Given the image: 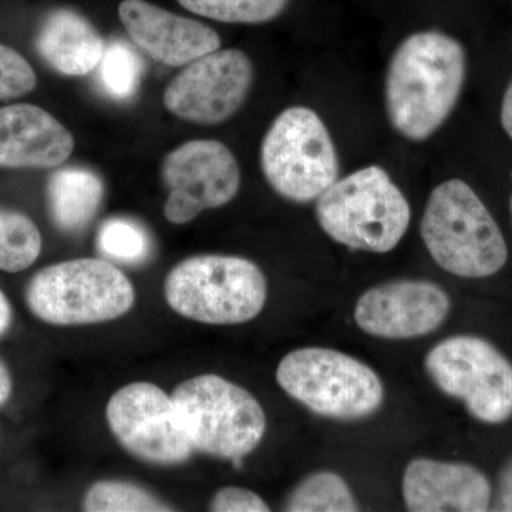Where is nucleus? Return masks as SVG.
<instances>
[{
	"label": "nucleus",
	"mask_w": 512,
	"mask_h": 512,
	"mask_svg": "<svg viewBox=\"0 0 512 512\" xmlns=\"http://www.w3.org/2000/svg\"><path fill=\"white\" fill-rule=\"evenodd\" d=\"M461 43L439 30L413 33L400 43L387 67V117L400 136L424 141L456 109L466 82Z\"/></svg>",
	"instance_id": "nucleus-1"
},
{
	"label": "nucleus",
	"mask_w": 512,
	"mask_h": 512,
	"mask_svg": "<svg viewBox=\"0 0 512 512\" xmlns=\"http://www.w3.org/2000/svg\"><path fill=\"white\" fill-rule=\"evenodd\" d=\"M427 251L441 269L460 278H488L507 264L503 232L476 191L448 180L431 192L420 224Z\"/></svg>",
	"instance_id": "nucleus-2"
},
{
	"label": "nucleus",
	"mask_w": 512,
	"mask_h": 512,
	"mask_svg": "<svg viewBox=\"0 0 512 512\" xmlns=\"http://www.w3.org/2000/svg\"><path fill=\"white\" fill-rule=\"evenodd\" d=\"M316 218L338 244L386 254L406 235L412 210L390 175L370 165L330 185L316 202Z\"/></svg>",
	"instance_id": "nucleus-3"
},
{
	"label": "nucleus",
	"mask_w": 512,
	"mask_h": 512,
	"mask_svg": "<svg viewBox=\"0 0 512 512\" xmlns=\"http://www.w3.org/2000/svg\"><path fill=\"white\" fill-rule=\"evenodd\" d=\"M164 295L183 318L207 325H241L265 308L268 282L261 268L242 256L197 255L171 269Z\"/></svg>",
	"instance_id": "nucleus-4"
},
{
	"label": "nucleus",
	"mask_w": 512,
	"mask_h": 512,
	"mask_svg": "<svg viewBox=\"0 0 512 512\" xmlns=\"http://www.w3.org/2000/svg\"><path fill=\"white\" fill-rule=\"evenodd\" d=\"M26 305L42 322L82 326L126 315L136 291L119 268L96 258L72 259L46 266L26 288Z\"/></svg>",
	"instance_id": "nucleus-5"
},
{
	"label": "nucleus",
	"mask_w": 512,
	"mask_h": 512,
	"mask_svg": "<svg viewBox=\"0 0 512 512\" xmlns=\"http://www.w3.org/2000/svg\"><path fill=\"white\" fill-rule=\"evenodd\" d=\"M171 396L194 451L241 460L264 439L266 416L261 403L224 377H192L178 384Z\"/></svg>",
	"instance_id": "nucleus-6"
},
{
	"label": "nucleus",
	"mask_w": 512,
	"mask_h": 512,
	"mask_svg": "<svg viewBox=\"0 0 512 512\" xmlns=\"http://www.w3.org/2000/svg\"><path fill=\"white\" fill-rule=\"evenodd\" d=\"M276 382L293 400L328 419H365L384 400L375 370L339 350H293L279 363Z\"/></svg>",
	"instance_id": "nucleus-7"
},
{
	"label": "nucleus",
	"mask_w": 512,
	"mask_h": 512,
	"mask_svg": "<svg viewBox=\"0 0 512 512\" xmlns=\"http://www.w3.org/2000/svg\"><path fill=\"white\" fill-rule=\"evenodd\" d=\"M266 181L293 202L318 200L339 180V157L319 114L295 106L276 117L261 146Z\"/></svg>",
	"instance_id": "nucleus-8"
},
{
	"label": "nucleus",
	"mask_w": 512,
	"mask_h": 512,
	"mask_svg": "<svg viewBox=\"0 0 512 512\" xmlns=\"http://www.w3.org/2000/svg\"><path fill=\"white\" fill-rule=\"evenodd\" d=\"M427 373L447 396L461 400L474 419L501 424L512 417V365L477 336H451L426 356Z\"/></svg>",
	"instance_id": "nucleus-9"
},
{
	"label": "nucleus",
	"mask_w": 512,
	"mask_h": 512,
	"mask_svg": "<svg viewBox=\"0 0 512 512\" xmlns=\"http://www.w3.org/2000/svg\"><path fill=\"white\" fill-rule=\"evenodd\" d=\"M106 417L121 446L147 463L178 466L194 451L173 396L157 384L134 382L121 387L110 397Z\"/></svg>",
	"instance_id": "nucleus-10"
},
{
	"label": "nucleus",
	"mask_w": 512,
	"mask_h": 512,
	"mask_svg": "<svg viewBox=\"0 0 512 512\" xmlns=\"http://www.w3.org/2000/svg\"><path fill=\"white\" fill-rule=\"evenodd\" d=\"M163 180L168 190L165 218L171 224L184 225L202 211L234 200L241 187V170L225 144L191 140L165 157Z\"/></svg>",
	"instance_id": "nucleus-11"
},
{
	"label": "nucleus",
	"mask_w": 512,
	"mask_h": 512,
	"mask_svg": "<svg viewBox=\"0 0 512 512\" xmlns=\"http://www.w3.org/2000/svg\"><path fill=\"white\" fill-rule=\"evenodd\" d=\"M254 66L237 49L214 50L188 63L164 93L165 109L195 124H221L231 119L248 99Z\"/></svg>",
	"instance_id": "nucleus-12"
},
{
	"label": "nucleus",
	"mask_w": 512,
	"mask_h": 512,
	"mask_svg": "<svg viewBox=\"0 0 512 512\" xmlns=\"http://www.w3.org/2000/svg\"><path fill=\"white\" fill-rule=\"evenodd\" d=\"M451 302L441 286L402 279L370 288L356 303L357 326L382 339H416L436 332L450 313Z\"/></svg>",
	"instance_id": "nucleus-13"
},
{
	"label": "nucleus",
	"mask_w": 512,
	"mask_h": 512,
	"mask_svg": "<svg viewBox=\"0 0 512 512\" xmlns=\"http://www.w3.org/2000/svg\"><path fill=\"white\" fill-rule=\"evenodd\" d=\"M119 16L131 40L148 56L168 66H187L221 47L220 35L210 26L146 0H123Z\"/></svg>",
	"instance_id": "nucleus-14"
},
{
	"label": "nucleus",
	"mask_w": 512,
	"mask_h": 512,
	"mask_svg": "<svg viewBox=\"0 0 512 512\" xmlns=\"http://www.w3.org/2000/svg\"><path fill=\"white\" fill-rule=\"evenodd\" d=\"M403 498L413 512H484L490 508L491 485L478 468L414 458L403 476Z\"/></svg>",
	"instance_id": "nucleus-15"
},
{
	"label": "nucleus",
	"mask_w": 512,
	"mask_h": 512,
	"mask_svg": "<svg viewBox=\"0 0 512 512\" xmlns=\"http://www.w3.org/2000/svg\"><path fill=\"white\" fill-rule=\"evenodd\" d=\"M72 133L35 104L0 109V168H53L72 156Z\"/></svg>",
	"instance_id": "nucleus-16"
},
{
	"label": "nucleus",
	"mask_w": 512,
	"mask_h": 512,
	"mask_svg": "<svg viewBox=\"0 0 512 512\" xmlns=\"http://www.w3.org/2000/svg\"><path fill=\"white\" fill-rule=\"evenodd\" d=\"M39 56L63 76H86L103 57V37L92 22L72 9H56L43 19L36 36Z\"/></svg>",
	"instance_id": "nucleus-17"
},
{
	"label": "nucleus",
	"mask_w": 512,
	"mask_h": 512,
	"mask_svg": "<svg viewBox=\"0 0 512 512\" xmlns=\"http://www.w3.org/2000/svg\"><path fill=\"white\" fill-rule=\"evenodd\" d=\"M103 197V181L87 168H62L47 183L50 215L56 227L64 232L86 228L99 212Z\"/></svg>",
	"instance_id": "nucleus-18"
},
{
	"label": "nucleus",
	"mask_w": 512,
	"mask_h": 512,
	"mask_svg": "<svg viewBox=\"0 0 512 512\" xmlns=\"http://www.w3.org/2000/svg\"><path fill=\"white\" fill-rule=\"evenodd\" d=\"M289 512L359 511L355 495L345 478L333 471H319L299 483L285 503Z\"/></svg>",
	"instance_id": "nucleus-19"
},
{
	"label": "nucleus",
	"mask_w": 512,
	"mask_h": 512,
	"mask_svg": "<svg viewBox=\"0 0 512 512\" xmlns=\"http://www.w3.org/2000/svg\"><path fill=\"white\" fill-rule=\"evenodd\" d=\"M42 252V235L28 215L0 208V271H25Z\"/></svg>",
	"instance_id": "nucleus-20"
},
{
	"label": "nucleus",
	"mask_w": 512,
	"mask_h": 512,
	"mask_svg": "<svg viewBox=\"0 0 512 512\" xmlns=\"http://www.w3.org/2000/svg\"><path fill=\"white\" fill-rule=\"evenodd\" d=\"M97 69L101 92L116 101L136 96L143 76V60L128 43L116 40L104 49Z\"/></svg>",
	"instance_id": "nucleus-21"
},
{
	"label": "nucleus",
	"mask_w": 512,
	"mask_h": 512,
	"mask_svg": "<svg viewBox=\"0 0 512 512\" xmlns=\"http://www.w3.org/2000/svg\"><path fill=\"white\" fill-rule=\"evenodd\" d=\"M83 510L89 512L173 511L140 485L120 480L97 481L87 490Z\"/></svg>",
	"instance_id": "nucleus-22"
},
{
	"label": "nucleus",
	"mask_w": 512,
	"mask_h": 512,
	"mask_svg": "<svg viewBox=\"0 0 512 512\" xmlns=\"http://www.w3.org/2000/svg\"><path fill=\"white\" fill-rule=\"evenodd\" d=\"M185 9L224 23L256 25L278 18L289 0H178Z\"/></svg>",
	"instance_id": "nucleus-23"
},
{
	"label": "nucleus",
	"mask_w": 512,
	"mask_h": 512,
	"mask_svg": "<svg viewBox=\"0 0 512 512\" xmlns=\"http://www.w3.org/2000/svg\"><path fill=\"white\" fill-rule=\"evenodd\" d=\"M100 254L123 264H140L151 252L147 229L130 218H110L97 234Z\"/></svg>",
	"instance_id": "nucleus-24"
},
{
	"label": "nucleus",
	"mask_w": 512,
	"mask_h": 512,
	"mask_svg": "<svg viewBox=\"0 0 512 512\" xmlns=\"http://www.w3.org/2000/svg\"><path fill=\"white\" fill-rule=\"evenodd\" d=\"M37 77L28 60L0 45V100L18 99L35 90Z\"/></svg>",
	"instance_id": "nucleus-25"
},
{
	"label": "nucleus",
	"mask_w": 512,
	"mask_h": 512,
	"mask_svg": "<svg viewBox=\"0 0 512 512\" xmlns=\"http://www.w3.org/2000/svg\"><path fill=\"white\" fill-rule=\"evenodd\" d=\"M210 510L215 512H268L269 505L261 495L241 487L221 488L212 497Z\"/></svg>",
	"instance_id": "nucleus-26"
},
{
	"label": "nucleus",
	"mask_w": 512,
	"mask_h": 512,
	"mask_svg": "<svg viewBox=\"0 0 512 512\" xmlns=\"http://www.w3.org/2000/svg\"><path fill=\"white\" fill-rule=\"evenodd\" d=\"M494 510L512 512V460L505 464L498 477Z\"/></svg>",
	"instance_id": "nucleus-27"
},
{
	"label": "nucleus",
	"mask_w": 512,
	"mask_h": 512,
	"mask_svg": "<svg viewBox=\"0 0 512 512\" xmlns=\"http://www.w3.org/2000/svg\"><path fill=\"white\" fill-rule=\"evenodd\" d=\"M501 124L512 140V80L505 90L503 104H501Z\"/></svg>",
	"instance_id": "nucleus-28"
},
{
	"label": "nucleus",
	"mask_w": 512,
	"mask_h": 512,
	"mask_svg": "<svg viewBox=\"0 0 512 512\" xmlns=\"http://www.w3.org/2000/svg\"><path fill=\"white\" fill-rule=\"evenodd\" d=\"M13 320L12 306L8 296L0 289V338L10 329Z\"/></svg>",
	"instance_id": "nucleus-29"
},
{
	"label": "nucleus",
	"mask_w": 512,
	"mask_h": 512,
	"mask_svg": "<svg viewBox=\"0 0 512 512\" xmlns=\"http://www.w3.org/2000/svg\"><path fill=\"white\" fill-rule=\"evenodd\" d=\"M12 390V376H10L8 367L0 360V407L8 402L10 396H12Z\"/></svg>",
	"instance_id": "nucleus-30"
},
{
	"label": "nucleus",
	"mask_w": 512,
	"mask_h": 512,
	"mask_svg": "<svg viewBox=\"0 0 512 512\" xmlns=\"http://www.w3.org/2000/svg\"><path fill=\"white\" fill-rule=\"evenodd\" d=\"M511 215H512V197H511Z\"/></svg>",
	"instance_id": "nucleus-31"
}]
</instances>
